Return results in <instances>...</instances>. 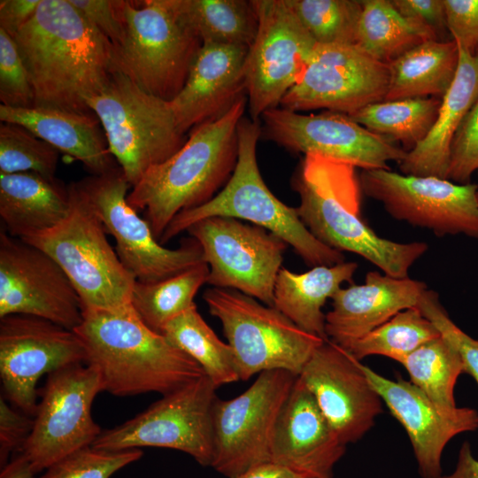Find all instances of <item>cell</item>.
Segmentation results:
<instances>
[{
	"label": "cell",
	"instance_id": "37",
	"mask_svg": "<svg viewBox=\"0 0 478 478\" xmlns=\"http://www.w3.org/2000/svg\"><path fill=\"white\" fill-rule=\"evenodd\" d=\"M440 333L418 307L399 312L353 343L346 351L358 361L379 355L401 363L409 354Z\"/></svg>",
	"mask_w": 478,
	"mask_h": 478
},
{
	"label": "cell",
	"instance_id": "17",
	"mask_svg": "<svg viewBox=\"0 0 478 478\" xmlns=\"http://www.w3.org/2000/svg\"><path fill=\"white\" fill-rule=\"evenodd\" d=\"M261 136L305 155H318L362 170L389 169L406 150L369 131L350 116L326 111L303 114L277 107L261 116Z\"/></svg>",
	"mask_w": 478,
	"mask_h": 478
},
{
	"label": "cell",
	"instance_id": "22",
	"mask_svg": "<svg viewBox=\"0 0 478 478\" xmlns=\"http://www.w3.org/2000/svg\"><path fill=\"white\" fill-rule=\"evenodd\" d=\"M372 387L405 428L422 478H441V460L456 436L478 428V412L470 407L444 410L410 381L389 379L361 363Z\"/></svg>",
	"mask_w": 478,
	"mask_h": 478
},
{
	"label": "cell",
	"instance_id": "52",
	"mask_svg": "<svg viewBox=\"0 0 478 478\" xmlns=\"http://www.w3.org/2000/svg\"><path fill=\"white\" fill-rule=\"evenodd\" d=\"M474 55L478 56V49L476 50Z\"/></svg>",
	"mask_w": 478,
	"mask_h": 478
},
{
	"label": "cell",
	"instance_id": "18",
	"mask_svg": "<svg viewBox=\"0 0 478 478\" xmlns=\"http://www.w3.org/2000/svg\"><path fill=\"white\" fill-rule=\"evenodd\" d=\"M79 363H86V352L73 330L31 315L0 318L4 397L20 412L35 415L36 383L43 374Z\"/></svg>",
	"mask_w": 478,
	"mask_h": 478
},
{
	"label": "cell",
	"instance_id": "14",
	"mask_svg": "<svg viewBox=\"0 0 478 478\" xmlns=\"http://www.w3.org/2000/svg\"><path fill=\"white\" fill-rule=\"evenodd\" d=\"M209 267L206 283L231 289L273 306L274 288L289 246L256 225L228 217L201 220L186 230Z\"/></svg>",
	"mask_w": 478,
	"mask_h": 478
},
{
	"label": "cell",
	"instance_id": "34",
	"mask_svg": "<svg viewBox=\"0 0 478 478\" xmlns=\"http://www.w3.org/2000/svg\"><path fill=\"white\" fill-rule=\"evenodd\" d=\"M441 101L438 97L382 101L348 116L369 131L412 150L432 128Z\"/></svg>",
	"mask_w": 478,
	"mask_h": 478
},
{
	"label": "cell",
	"instance_id": "20",
	"mask_svg": "<svg viewBox=\"0 0 478 478\" xmlns=\"http://www.w3.org/2000/svg\"><path fill=\"white\" fill-rule=\"evenodd\" d=\"M26 314L74 330L83 310L62 267L46 252L0 230V318Z\"/></svg>",
	"mask_w": 478,
	"mask_h": 478
},
{
	"label": "cell",
	"instance_id": "6",
	"mask_svg": "<svg viewBox=\"0 0 478 478\" xmlns=\"http://www.w3.org/2000/svg\"><path fill=\"white\" fill-rule=\"evenodd\" d=\"M125 25L114 49L116 70L141 89L172 101L183 88L203 42L180 0H120Z\"/></svg>",
	"mask_w": 478,
	"mask_h": 478
},
{
	"label": "cell",
	"instance_id": "30",
	"mask_svg": "<svg viewBox=\"0 0 478 478\" xmlns=\"http://www.w3.org/2000/svg\"><path fill=\"white\" fill-rule=\"evenodd\" d=\"M454 40H428L409 50L389 66V88L383 101L417 97L443 98L459 66Z\"/></svg>",
	"mask_w": 478,
	"mask_h": 478
},
{
	"label": "cell",
	"instance_id": "40",
	"mask_svg": "<svg viewBox=\"0 0 478 478\" xmlns=\"http://www.w3.org/2000/svg\"><path fill=\"white\" fill-rule=\"evenodd\" d=\"M142 456L140 449L106 451L87 446L50 466L40 478H111Z\"/></svg>",
	"mask_w": 478,
	"mask_h": 478
},
{
	"label": "cell",
	"instance_id": "5",
	"mask_svg": "<svg viewBox=\"0 0 478 478\" xmlns=\"http://www.w3.org/2000/svg\"><path fill=\"white\" fill-rule=\"evenodd\" d=\"M238 157L224 188L206 204L177 214L159 239L164 244L194 223L210 217L243 220L282 239L310 266L342 263L343 252L320 242L299 218L297 208L279 200L266 185L257 162L261 123L244 116L239 122Z\"/></svg>",
	"mask_w": 478,
	"mask_h": 478
},
{
	"label": "cell",
	"instance_id": "35",
	"mask_svg": "<svg viewBox=\"0 0 478 478\" xmlns=\"http://www.w3.org/2000/svg\"><path fill=\"white\" fill-rule=\"evenodd\" d=\"M208 274L204 262L161 281H136L131 305L147 326L160 333L166 323L196 304L194 298Z\"/></svg>",
	"mask_w": 478,
	"mask_h": 478
},
{
	"label": "cell",
	"instance_id": "33",
	"mask_svg": "<svg viewBox=\"0 0 478 478\" xmlns=\"http://www.w3.org/2000/svg\"><path fill=\"white\" fill-rule=\"evenodd\" d=\"M180 5L203 44L249 48L256 37L258 17L253 0H180Z\"/></svg>",
	"mask_w": 478,
	"mask_h": 478
},
{
	"label": "cell",
	"instance_id": "46",
	"mask_svg": "<svg viewBox=\"0 0 478 478\" xmlns=\"http://www.w3.org/2000/svg\"><path fill=\"white\" fill-rule=\"evenodd\" d=\"M34 419L29 415L12 409L0 397V463L1 467L7 464L10 454L20 451L32 432Z\"/></svg>",
	"mask_w": 478,
	"mask_h": 478
},
{
	"label": "cell",
	"instance_id": "45",
	"mask_svg": "<svg viewBox=\"0 0 478 478\" xmlns=\"http://www.w3.org/2000/svg\"><path fill=\"white\" fill-rule=\"evenodd\" d=\"M448 31L457 44L474 54L478 49V0H443Z\"/></svg>",
	"mask_w": 478,
	"mask_h": 478
},
{
	"label": "cell",
	"instance_id": "36",
	"mask_svg": "<svg viewBox=\"0 0 478 478\" xmlns=\"http://www.w3.org/2000/svg\"><path fill=\"white\" fill-rule=\"evenodd\" d=\"M410 382L444 410L457 406L454 389L464 373L463 363L456 349L441 335L411 354L401 363Z\"/></svg>",
	"mask_w": 478,
	"mask_h": 478
},
{
	"label": "cell",
	"instance_id": "53",
	"mask_svg": "<svg viewBox=\"0 0 478 478\" xmlns=\"http://www.w3.org/2000/svg\"><path fill=\"white\" fill-rule=\"evenodd\" d=\"M477 173H478V171H477ZM477 195H478V184H477Z\"/></svg>",
	"mask_w": 478,
	"mask_h": 478
},
{
	"label": "cell",
	"instance_id": "49",
	"mask_svg": "<svg viewBox=\"0 0 478 478\" xmlns=\"http://www.w3.org/2000/svg\"><path fill=\"white\" fill-rule=\"evenodd\" d=\"M441 478H478V459H476L468 442H464L459 451L455 469Z\"/></svg>",
	"mask_w": 478,
	"mask_h": 478
},
{
	"label": "cell",
	"instance_id": "32",
	"mask_svg": "<svg viewBox=\"0 0 478 478\" xmlns=\"http://www.w3.org/2000/svg\"><path fill=\"white\" fill-rule=\"evenodd\" d=\"M160 333L193 358L217 388L240 381L231 347L218 337L196 304L166 323Z\"/></svg>",
	"mask_w": 478,
	"mask_h": 478
},
{
	"label": "cell",
	"instance_id": "31",
	"mask_svg": "<svg viewBox=\"0 0 478 478\" xmlns=\"http://www.w3.org/2000/svg\"><path fill=\"white\" fill-rule=\"evenodd\" d=\"M357 44L368 55L389 64L428 40H437L426 26L402 15L391 0H361Z\"/></svg>",
	"mask_w": 478,
	"mask_h": 478
},
{
	"label": "cell",
	"instance_id": "2",
	"mask_svg": "<svg viewBox=\"0 0 478 478\" xmlns=\"http://www.w3.org/2000/svg\"><path fill=\"white\" fill-rule=\"evenodd\" d=\"M73 331L84 346L85 364L97 369L104 391L114 396H163L205 375L193 358L147 326L131 304L83 311Z\"/></svg>",
	"mask_w": 478,
	"mask_h": 478
},
{
	"label": "cell",
	"instance_id": "50",
	"mask_svg": "<svg viewBox=\"0 0 478 478\" xmlns=\"http://www.w3.org/2000/svg\"><path fill=\"white\" fill-rule=\"evenodd\" d=\"M234 478H311L273 462L253 466Z\"/></svg>",
	"mask_w": 478,
	"mask_h": 478
},
{
	"label": "cell",
	"instance_id": "4",
	"mask_svg": "<svg viewBox=\"0 0 478 478\" xmlns=\"http://www.w3.org/2000/svg\"><path fill=\"white\" fill-rule=\"evenodd\" d=\"M247 105L246 96L222 117L194 127L176 153L132 187L127 201L143 212L158 241L177 214L206 204L230 179L238 157V125Z\"/></svg>",
	"mask_w": 478,
	"mask_h": 478
},
{
	"label": "cell",
	"instance_id": "47",
	"mask_svg": "<svg viewBox=\"0 0 478 478\" xmlns=\"http://www.w3.org/2000/svg\"><path fill=\"white\" fill-rule=\"evenodd\" d=\"M405 17L428 27L438 41H451L443 0H391Z\"/></svg>",
	"mask_w": 478,
	"mask_h": 478
},
{
	"label": "cell",
	"instance_id": "27",
	"mask_svg": "<svg viewBox=\"0 0 478 478\" xmlns=\"http://www.w3.org/2000/svg\"><path fill=\"white\" fill-rule=\"evenodd\" d=\"M459 51L455 79L442 98L432 128L398 163L404 174L447 179L452 139L478 96V56L459 46Z\"/></svg>",
	"mask_w": 478,
	"mask_h": 478
},
{
	"label": "cell",
	"instance_id": "10",
	"mask_svg": "<svg viewBox=\"0 0 478 478\" xmlns=\"http://www.w3.org/2000/svg\"><path fill=\"white\" fill-rule=\"evenodd\" d=\"M217 389L204 375L163 395L124 423L102 430L91 446L106 451L168 448L189 455L202 466H212V409L218 398Z\"/></svg>",
	"mask_w": 478,
	"mask_h": 478
},
{
	"label": "cell",
	"instance_id": "41",
	"mask_svg": "<svg viewBox=\"0 0 478 478\" xmlns=\"http://www.w3.org/2000/svg\"><path fill=\"white\" fill-rule=\"evenodd\" d=\"M0 101L12 108L35 107L29 74L14 39L0 28Z\"/></svg>",
	"mask_w": 478,
	"mask_h": 478
},
{
	"label": "cell",
	"instance_id": "15",
	"mask_svg": "<svg viewBox=\"0 0 478 478\" xmlns=\"http://www.w3.org/2000/svg\"><path fill=\"white\" fill-rule=\"evenodd\" d=\"M258 28L244 64L248 110L259 120L303 77L317 43L286 0H253Z\"/></svg>",
	"mask_w": 478,
	"mask_h": 478
},
{
	"label": "cell",
	"instance_id": "8",
	"mask_svg": "<svg viewBox=\"0 0 478 478\" xmlns=\"http://www.w3.org/2000/svg\"><path fill=\"white\" fill-rule=\"evenodd\" d=\"M86 103L100 120L109 150L131 187L188 139L170 102L149 94L118 70Z\"/></svg>",
	"mask_w": 478,
	"mask_h": 478
},
{
	"label": "cell",
	"instance_id": "21",
	"mask_svg": "<svg viewBox=\"0 0 478 478\" xmlns=\"http://www.w3.org/2000/svg\"><path fill=\"white\" fill-rule=\"evenodd\" d=\"M298 377L345 445L360 440L383 412L361 362L328 340L313 351Z\"/></svg>",
	"mask_w": 478,
	"mask_h": 478
},
{
	"label": "cell",
	"instance_id": "44",
	"mask_svg": "<svg viewBox=\"0 0 478 478\" xmlns=\"http://www.w3.org/2000/svg\"><path fill=\"white\" fill-rule=\"evenodd\" d=\"M117 48L123 41L125 25L120 0H69Z\"/></svg>",
	"mask_w": 478,
	"mask_h": 478
},
{
	"label": "cell",
	"instance_id": "24",
	"mask_svg": "<svg viewBox=\"0 0 478 478\" xmlns=\"http://www.w3.org/2000/svg\"><path fill=\"white\" fill-rule=\"evenodd\" d=\"M248 48L204 43L179 94L170 101L186 134L226 114L247 96L244 64Z\"/></svg>",
	"mask_w": 478,
	"mask_h": 478
},
{
	"label": "cell",
	"instance_id": "43",
	"mask_svg": "<svg viewBox=\"0 0 478 478\" xmlns=\"http://www.w3.org/2000/svg\"><path fill=\"white\" fill-rule=\"evenodd\" d=\"M478 171V96L459 127L451 145L447 180L470 183Z\"/></svg>",
	"mask_w": 478,
	"mask_h": 478
},
{
	"label": "cell",
	"instance_id": "3",
	"mask_svg": "<svg viewBox=\"0 0 478 478\" xmlns=\"http://www.w3.org/2000/svg\"><path fill=\"white\" fill-rule=\"evenodd\" d=\"M300 220L320 242L340 252L357 254L382 273L408 277L428 251L424 242L397 243L378 235L361 213L356 167L318 155H305L292 181Z\"/></svg>",
	"mask_w": 478,
	"mask_h": 478
},
{
	"label": "cell",
	"instance_id": "13",
	"mask_svg": "<svg viewBox=\"0 0 478 478\" xmlns=\"http://www.w3.org/2000/svg\"><path fill=\"white\" fill-rule=\"evenodd\" d=\"M297 375L285 370L265 371L237 397L217 398L212 409V468L234 478L271 462V443L281 409Z\"/></svg>",
	"mask_w": 478,
	"mask_h": 478
},
{
	"label": "cell",
	"instance_id": "7",
	"mask_svg": "<svg viewBox=\"0 0 478 478\" xmlns=\"http://www.w3.org/2000/svg\"><path fill=\"white\" fill-rule=\"evenodd\" d=\"M70 210L56 227L25 238L64 270L82 310H115L131 304L133 274L106 237V229L74 182L68 185Z\"/></svg>",
	"mask_w": 478,
	"mask_h": 478
},
{
	"label": "cell",
	"instance_id": "42",
	"mask_svg": "<svg viewBox=\"0 0 478 478\" xmlns=\"http://www.w3.org/2000/svg\"><path fill=\"white\" fill-rule=\"evenodd\" d=\"M417 307L456 349L462 360L464 373L478 384V339L471 337L451 319L436 291L428 289Z\"/></svg>",
	"mask_w": 478,
	"mask_h": 478
},
{
	"label": "cell",
	"instance_id": "12",
	"mask_svg": "<svg viewBox=\"0 0 478 478\" xmlns=\"http://www.w3.org/2000/svg\"><path fill=\"white\" fill-rule=\"evenodd\" d=\"M101 391L99 372L90 365L73 364L48 374L32 432L19 451L35 474L93 444L102 430L91 407Z\"/></svg>",
	"mask_w": 478,
	"mask_h": 478
},
{
	"label": "cell",
	"instance_id": "29",
	"mask_svg": "<svg viewBox=\"0 0 478 478\" xmlns=\"http://www.w3.org/2000/svg\"><path fill=\"white\" fill-rule=\"evenodd\" d=\"M356 262L316 266L304 273L281 267L274 288V305L304 331L328 341L322 308L344 282L352 283Z\"/></svg>",
	"mask_w": 478,
	"mask_h": 478
},
{
	"label": "cell",
	"instance_id": "39",
	"mask_svg": "<svg viewBox=\"0 0 478 478\" xmlns=\"http://www.w3.org/2000/svg\"><path fill=\"white\" fill-rule=\"evenodd\" d=\"M59 151L15 123L0 124V173L33 172L56 179Z\"/></svg>",
	"mask_w": 478,
	"mask_h": 478
},
{
	"label": "cell",
	"instance_id": "11",
	"mask_svg": "<svg viewBox=\"0 0 478 478\" xmlns=\"http://www.w3.org/2000/svg\"><path fill=\"white\" fill-rule=\"evenodd\" d=\"M74 184L113 237L119 258L137 281H161L205 262L193 237L183 240L176 249L159 243L144 218L128 204L131 185L120 166Z\"/></svg>",
	"mask_w": 478,
	"mask_h": 478
},
{
	"label": "cell",
	"instance_id": "26",
	"mask_svg": "<svg viewBox=\"0 0 478 478\" xmlns=\"http://www.w3.org/2000/svg\"><path fill=\"white\" fill-rule=\"evenodd\" d=\"M0 120L27 128L59 152L81 162L91 174H102L119 166L95 113L0 104Z\"/></svg>",
	"mask_w": 478,
	"mask_h": 478
},
{
	"label": "cell",
	"instance_id": "48",
	"mask_svg": "<svg viewBox=\"0 0 478 478\" xmlns=\"http://www.w3.org/2000/svg\"><path fill=\"white\" fill-rule=\"evenodd\" d=\"M42 0H1L0 28L13 37L35 14Z\"/></svg>",
	"mask_w": 478,
	"mask_h": 478
},
{
	"label": "cell",
	"instance_id": "19",
	"mask_svg": "<svg viewBox=\"0 0 478 478\" xmlns=\"http://www.w3.org/2000/svg\"><path fill=\"white\" fill-rule=\"evenodd\" d=\"M389 81V66L358 45L317 44L303 77L279 107L297 112L325 109L351 115L383 101Z\"/></svg>",
	"mask_w": 478,
	"mask_h": 478
},
{
	"label": "cell",
	"instance_id": "1",
	"mask_svg": "<svg viewBox=\"0 0 478 478\" xmlns=\"http://www.w3.org/2000/svg\"><path fill=\"white\" fill-rule=\"evenodd\" d=\"M12 38L29 74L35 107L94 113L86 101L116 70L114 48L69 0H42Z\"/></svg>",
	"mask_w": 478,
	"mask_h": 478
},
{
	"label": "cell",
	"instance_id": "28",
	"mask_svg": "<svg viewBox=\"0 0 478 478\" xmlns=\"http://www.w3.org/2000/svg\"><path fill=\"white\" fill-rule=\"evenodd\" d=\"M70 210L68 186L33 172L0 173V218L12 236L25 238L59 224Z\"/></svg>",
	"mask_w": 478,
	"mask_h": 478
},
{
	"label": "cell",
	"instance_id": "51",
	"mask_svg": "<svg viewBox=\"0 0 478 478\" xmlns=\"http://www.w3.org/2000/svg\"><path fill=\"white\" fill-rule=\"evenodd\" d=\"M35 474L27 460L19 453L1 467L0 478H35Z\"/></svg>",
	"mask_w": 478,
	"mask_h": 478
},
{
	"label": "cell",
	"instance_id": "25",
	"mask_svg": "<svg viewBox=\"0 0 478 478\" xmlns=\"http://www.w3.org/2000/svg\"><path fill=\"white\" fill-rule=\"evenodd\" d=\"M428 289L420 281L366 273L365 282L341 288L325 314L328 340L346 351L353 343L401 311L417 307Z\"/></svg>",
	"mask_w": 478,
	"mask_h": 478
},
{
	"label": "cell",
	"instance_id": "38",
	"mask_svg": "<svg viewBox=\"0 0 478 478\" xmlns=\"http://www.w3.org/2000/svg\"><path fill=\"white\" fill-rule=\"evenodd\" d=\"M320 45L357 44L361 0H286Z\"/></svg>",
	"mask_w": 478,
	"mask_h": 478
},
{
	"label": "cell",
	"instance_id": "9",
	"mask_svg": "<svg viewBox=\"0 0 478 478\" xmlns=\"http://www.w3.org/2000/svg\"><path fill=\"white\" fill-rule=\"evenodd\" d=\"M203 298L209 312L220 321L240 381L271 370L298 376L325 342L301 329L275 307L235 289L212 287Z\"/></svg>",
	"mask_w": 478,
	"mask_h": 478
},
{
	"label": "cell",
	"instance_id": "16",
	"mask_svg": "<svg viewBox=\"0 0 478 478\" xmlns=\"http://www.w3.org/2000/svg\"><path fill=\"white\" fill-rule=\"evenodd\" d=\"M359 181L362 192L380 202L397 220L427 228L437 236L464 235L478 239L477 184L389 169L362 170Z\"/></svg>",
	"mask_w": 478,
	"mask_h": 478
},
{
	"label": "cell",
	"instance_id": "23",
	"mask_svg": "<svg viewBox=\"0 0 478 478\" xmlns=\"http://www.w3.org/2000/svg\"><path fill=\"white\" fill-rule=\"evenodd\" d=\"M346 446L297 376L275 424L271 462L311 478H333Z\"/></svg>",
	"mask_w": 478,
	"mask_h": 478
}]
</instances>
